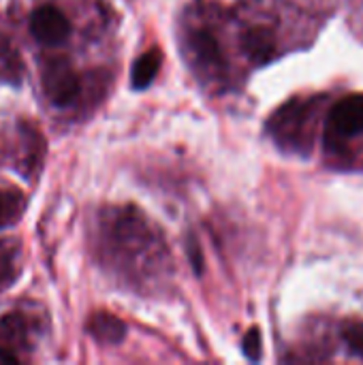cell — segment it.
I'll return each mask as SVG.
<instances>
[{
    "label": "cell",
    "mask_w": 363,
    "mask_h": 365,
    "mask_svg": "<svg viewBox=\"0 0 363 365\" xmlns=\"http://www.w3.org/2000/svg\"><path fill=\"white\" fill-rule=\"evenodd\" d=\"M363 133V94H349L340 98L325 122V141L334 145L340 139L357 137Z\"/></svg>",
    "instance_id": "obj_1"
},
{
    "label": "cell",
    "mask_w": 363,
    "mask_h": 365,
    "mask_svg": "<svg viewBox=\"0 0 363 365\" xmlns=\"http://www.w3.org/2000/svg\"><path fill=\"white\" fill-rule=\"evenodd\" d=\"M79 77L64 58H53L43 68V90L56 107H68L79 96Z\"/></svg>",
    "instance_id": "obj_2"
},
{
    "label": "cell",
    "mask_w": 363,
    "mask_h": 365,
    "mask_svg": "<svg viewBox=\"0 0 363 365\" xmlns=\"http://www.w3.org/2000/svg\"><path fill=\"white\" fill-rule=\"evenodd\" d=\"M30 32L43 45H58L71 32L68 17L53 4H43L30 15Z\"/></svg>",
    "instance_id": "obj_3"
},
{
    "label": "cell",
    "mask_w": 363,
    "mask_h": 365,
    "mask_svg": "<svg viewBox=\"0 0 363 365\" xmlns=\"http://www.w3.org/2000/svg\"><path fill=\"white\" fill-rule=\"evenodd\" d=\"M308 115H310L308 103H304V101L289 103L272 118L270 130L282 145H297L302 139V130L306 128Z\"/></svg>",
    "instance_id": "obj_4"
},
{
    "label": "cell",
    "mask_w": 363,
    "mask_h": 365,
    "mask_svg": "<svg viewBox=\"0 0 363 365\" xmlns=\"http://www.w3.org/2000/svg\"><path fill=\"white\" fill-rule=\"evenodd\" d=\"M188 49H190V53L195 58V64L201 71L223 73L225 56H223L220 43H218V38L214 36L212 30H205V28L193 30L190 36H188Z\"/></svg>",
    "instance_id": "obj_5"
},
{
    "label": "cell",
    "mask_w": 363,
    "mask_h": 365,
    "mask_svg": "<svg viewBox=\"0 0 363 365\" xmlns=\"http://www.w3.org/2000/svg\"><path fill=\"white\" fill-rule=\"evenodd\" d=\"M242 49L255 64H265L276 56V36L265 26H252L242 32Z\"/></svg>",
    "instance_id": "obj_6"
},
{
    "label": "cell",
    "mask_w": 363,
    "mask_h": 365,
    "mask_svg": "<svg viewBox=\"0 0 363 365\" xmlns=\"http://www.w3.org/2000/svg\"><path fill=\"white\" fill-rule=\"evenodd\" d=\"M88 331L101 344H118L126 336V325L109 312H96L88 323Z\"/></svg>",
    "instance_id": "obj_7"
},
{
    "label": "cell",
    "mask_w": 363,
    "mask_h": 365,
    "mask_svg": "<svg viewBox=\"0 0 363 365\" xmlns=\"http://www.w3.org/2000/svg\"><path fill=\"white\" fill-rule=\"evenodd\" d=\"M160 64H163V51L156 49V47L148 49V51H145L143 56H139L137 62L133 64V71H131V86H133L135 90L148 88V86L154 81L156 73L160 71Z\"/></svg>",
    "instance_id": "obj_8"
},
{
    "label": "cell",
    "mask_w": 363,
    "mask_h": 365,
    "mask_svg": "<svg viewBox=\"0 0 363 365\" xmlns=\"http://www.w3.org/2000/svg\"><path fill=\"white\" fill-rule=\"evenodd\" d=\"M24 207H26V199L17 188H2L0 190V229L17 222Z\"/></svg>",
    "instance_id": "obj_9"
},
{
    "label": "cell",
    "mask_w": 363,
    "mask_h": 365,
    "mask_svg": "<svg viewBox=\"0 0 363 365\" xmlns=\"http://www.w3.org/2000/svg\"><path fill=\"white\" fill-rule=\"evenodd\" d=\"M340 334L349 351L363 359V321H355V319L344 321L340 327Z\"/></svg>",
    "instance_id": "obj_10"
},
{
    "label": "cell",
    "mask_w": 363,
    "mask_h": 365,
    "mask_svg": "<svg viewBox=\"0 0 363 365\" xmlns=\"http://www.w3.org/2000/svg\"><path fill=\"white\" fill-rule=\"evenodd\" d=\"M0 336H2L4 340H15V342L24 340V338H26V321H24L17 312L4 317V319L0 321Z\"/></svg>",
    "instance_id": "obj_11"
},
{
    "label": "cell",
    "mask_w": 363,
    "mask_h": 365,
    "mask_svg": "<svg viewBox=\"0 0 363 365\" xmlns=\"http://www.w3.org/2000/svg\"><path fill=\"white\" fill-rule=\"evenodd\" d=\"M242 349H244V355H246L250 361H259V359H261V353H263V340H261V331H259V327L248 329V334L244 336Z\"/></svg>",
    "instance_id": "obj_12"
},
{
    "label": "cell",
    "mask_w": 363,
    "mask_h": 365,
    "mask_svg": "<svg viewBox=\"0 0 363 365\" xmlns=\"http://www.w3.org/2000/svg\"><path fill=\"white\" fill-rule=\"evenodd\" d=\"M2 364H17V355H13L9 349L0 346V365Z\"/></svg>",
    "instance_id": "obj_13"
}]
</instances>
